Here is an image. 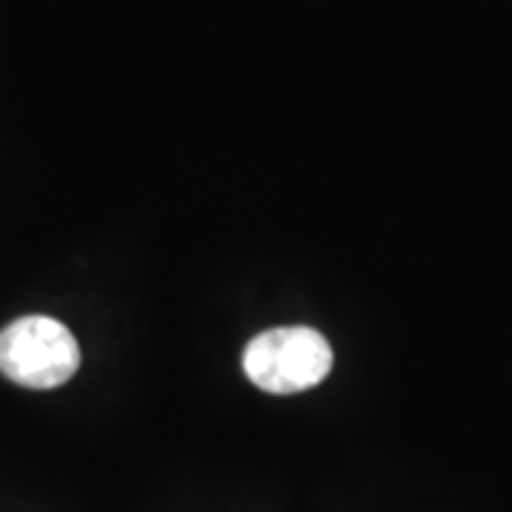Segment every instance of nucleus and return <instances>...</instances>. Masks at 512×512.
Here are the masks:
<instances>
[{"instance_id":"obj_1","label":"nucleus","mask_w":512,"mask_h":512,"mask_svg":"<svg viewBox=\"0 0 512 512\" xmlns=\"http://www.w3.org/2000/svg\"><path fill=\"white\" fill-rule=\"evenodd\" d=\"M80 367L74 333L52 316H20L0 330V373L29 390H52Z\"/></svg>"},{"instance_id":"obj_2","label":"nucleus","mask_w":512,"mask_h":512,"mask_svg":"<svg viewBox=\"0 0 512 512\" xmlns=\"http://www.w3.org/2000/svg\"><path fill=\"white\" fill-rule=\"evenodd\" d=\"M242 367L248 379L274 396L311 390L333 367L328 339L313 328H276L254 336L245 348Z\"/></svg>"}]
</instances>
